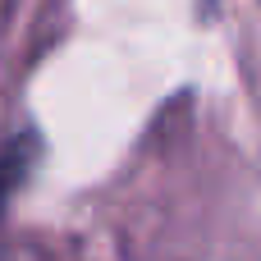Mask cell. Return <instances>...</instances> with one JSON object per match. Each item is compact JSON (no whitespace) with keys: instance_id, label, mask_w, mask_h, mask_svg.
I'll use <instances>...</instances> for the list:
<instances>
[{"instance_id":"cell-1","label":"cell","mask_w":261,"mask_h":261,"mask_svg":"<svg viewBox=\"0 0 261 261\" xmlns=\"http://www.w3.org/2000/svg\"><path fill=\"white\" fill-rule=\"evenodd\" d=\"M32 138H18V142H9V151L0 156V202L23 184V174H28V165H32Z\"/></svg>"}]
</instances>
